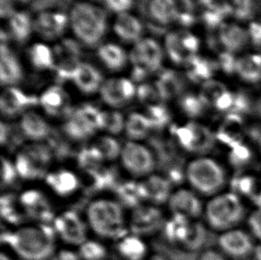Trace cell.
Instances as JSON below:
<instances>
[{
	"label": "cell",
	"mask_w": 261,
	"mask_h": 260,
	"mask_svg": "<svg viewBox=\"0 0 261 260\" xmlns=\"http://www.w3.org/2000/svg\"><path fill=\"white\" fill-rule=\"evenodd\" d=\"M52 148L43 143H30L21 148L14 157L20 178L27 181L44 179L53 162Z\"/></svg>",
	"instance_id": "6"
},
{
	"label": "cell",
	"mask_w": 261,
	"mask_h": 260,
	"mask_svg": "<svg viewBox=\"0 0 261 260\" xmlns=\"http://www.w3.org/2000/svg\"><path fill=\"white\" fill-rule=\"evenodd\" d=\"M20 129L21 135L31 143H43L52 133L47 120L39 113L28 111L21 117Z\"/></svg>",
	"instance_id": "22"
},
{
	"label": "cell",
	"mask_w": 261,
	"mask_h": 260,
	"mask_svg": "<svg viewBox=\"0 0 261 260\" xmlns=\"http://www.w3.org/2000/svg\"><path fill=\"white\" fill-rule=\"evenodd\" d=\"M18 173L13 160L7 158L5 155L1 157V187L5 189L13 186L17 180Z\"/></svg>",
	"instance_id": "49"
},
{
	"label": "cell",
	"mask_w": 261,
	"mask_h": 260,
	"mask_svg": "<svg viewBox=\"0 0 261 260\" xmlns=\"http://www.w3.org/2000/svg\"><path fill=\"white\" fill-rule=\"evenodd\" d=\"M164 51L159 42L152 38H145L135 44L129 53L133 70V81H143L163 66Z\"/></svg>",
	"instance_id": "7"
},
{
	"label": "cell",
	"mask_w": 261,
	"mask_h": 260,
	"mask_svg": "<svg viewBox=\"0 0 261 260\" xmlns=\"http://www.w3.org/2000/svg\"><path fill=\"white\" fill-rule=\"evenodd\" d=\"M73 82L82 94L90 95L100 91L105 81L102 73L96 67L88 63H82Z\"/></svg>",
	"instance_id": "29"
},
{
	"label": "cell",
	"mask_w": 261,
	"mask_h": 260,
	"mask_svg": "<svg viewBox=\"0 0 261 260\" xmlns=\"http://www.w3.org/2000/svg\"><path fill=\"white\" fill-rule=\"evenodd\" d=\"M197 260H229L218 248H208L201 251Z\"/></svg>",
	"instance_id": "54"
},
{
	"label": "cell",
	"mask_w": 261,
	"mask_h": 260,
	"mask_svg": "<svg viewBox=\"0 0 261 260\" xmlns=\"http://www.w3.org/2000/svg\"><path fill=\"white\" fill-rule=\"evenodd\" d=\"M14 1H18V2H21V3H27L29 0H14Z\"/></svg>",
	"instance_id": "61"
},
{
	"label": "cell",
	"mask_w": 261,
	"mask_h": 260,
	"mask_svg": "<svg viewBox=\"0 0 261 260\" xmlns=\"http://www.w3.org/2000/svg\"><path fill=\"white\" fill-rule=\"evenodd\" d=\"M106 161L94 144L83 148L79 152L78 164L81 169H83L88 175L95 172L97 169L105 166Z\"/></svg>",
	"instance_id": "42"
},
{
	"label": "cell",
	"mask_w": 261,
	"mask_h": 260,
	"mask_svg": "<svg viewBox=\"0 0 261 260\" xmlns=\"http://www.w3.org/2000/svg\"><path fill=\"white\" fill-rule=\"evenodd\" d=\"M186 10L194 13V11L203 10L206 7L211 6L215 0H180Z\"/></svg>",
	"instance_id": "53"
},
{
	"label": "cell",
	"mask_w": 261,
	"mask_h": 260,
	"mask_svg": "<svg viewBox=\"0 0 261 260\" xmlns=\"http://www.w3.org/2000/svg\"><path fill=\"white\" fill-rule=\"evenodd\" d=\"M55 70L58 81H73L82 64L80 56L74 54H59L55 56Z\"/></svg>",
	"instance_id": "39"
},
{
	"label": "cell",
	"mask_w": 261,
	"mask_h": 260,
	"mask_svg": "<svg viewBox=\"0 0 261 260\" xmlns=\"http://www.w3.org/2000/svg\"><path fill=\"white\" fill-rule=\"evenodd\" d=\"M171 215H178L193 221H197L203 216L205 203L202 197L190 187H181L174 190L167 203Z\"/></svg>",
	"instance_id": "15"
},
{
	"label": "cell",
	"mask_w": 261,
	"mask_h": 260,
	"mask_svg": "<svg viewBox=\"0 0 261 260\" xmlns=\"http://www.w3.org/2000/svg\"><path fill=\"white\" fill-rule=\"evenodd\" d=\"M216 34L221 51L240 56L251 46L246 25L239 21L227 20L219 26Z\"/></svg>",
	"instance_id": "16"
},
{
	"label": "cell",
	"mask_w": 261,
	"mask_h": 260,
	"mask_svg": "<svg viewBox=\"0 0 261 260\" xmlns=\"http://www.w3.org/2000/svg\"><path fill=\"white\" fill-rule=\"evenodd\" d=\"M137 91L134 81L126 77H113L102 83L99 92L102 102L113 109H120L137 96Z\"/></svg>",
	"instance_id": "17"
},
{
	"label": "cell",
	"mask_w": 261,
	"mask_h": 260,
	"mask_svg": "<svg viewBox=\"0 0 261 260\" xmlns=\"http://www.w3.org/2000/svg\"><path fill=\"white\" fill-rule=\"evenodd\" d=\"M78 253L82 260H106L108 257L106 245L97 240H87L79 247Z\"/></svg>",
	"instance_id": "44"
},
{
	"label": "cell",
	"mask_w": 261,
	"mask_h": 260,
	"mask_svg": "<svg viewBox=\"0 0 261 260\" xmlns=\"http://www.w3.org/2000/svg\"><path fill=\"white\" fill-rule=\"evenodd\" d=\"M146 116L151 121L153 130L163 129L171 120V113L163 102L148 106Z\"/></svg>",
	"instance_id": "46"
},
{
	"label": "cell",
	"mask_w": 261,
	"mask_h": 260,
	"mask_svg": "<svg viewBox=\"0 0 261 260\" xmlns=\"http://www.w3.org/2000/svg\"><path fill=\"white\" fill-rule=\"evenodd\" d=\"M97 57L102 64L112 71H119L126 66L127 63V52L121 46L114 43H106L99 46Z\"/></svg>",
	"instance_id": "34"
},
{
	"label": "cell",
	"mask_w": 261,
	"mask_h": 260,
	"mask_svg": "<svg viewBox=\"0 0 261 260\" xmlns=\"http://www.w3.org/2000/svg\"><path fill=\"white\" fill-rule=\"evenodd\" d=\"M164 45L171 62L176 65L184 66L198 56L201 47V42L197 36L186 30L168 33Z\"/></svg>",
	"instance_id": "13"
},
{
	"label": "cell",
	"mask_w": 261,
	"mask_h": 260,
	"mask_svg": "<svg viewBox=\"0 0 261 260\" xmlns=\"http://www.w3.org/2000/svg\"><path fill=\"white\" fill-rule=\"evenodd\" d=\"M37 105H39V98L15 87L5 88L0 97V111L7 119L21 117Z\"/></svg>",
	"instance_id": "18"
},
{
	"label": "cell",
	"mask_w": 261,
	"mask_h": 260,
	"mask_svg": "<svg viewBox=\"0 0 261 260\" xmlns=\"http://www.w3.org/2000/svg\"><path fill=\"white\" fill-rule=\"evenodd\" d=\"M109 10L118 14H125L134 6V0H105Z\"/></svg>",
	"instance_id": "52"
},
{
	"label": "cell",
	"mask_w": 261,
	"mask_h": 260,
	"mask_svg": "<svg viewBox=\"0 0 261 260\" xmlns=\"http://www.w3.org/2000/svg\"><path fill=\"white\" fill-rule=\"evenodd\" d=\"M115 191V200H118L125 209L130 211L145 202V189L142 180L134 179L119 183Z\"/></svg>",
	"instance_id": "26"
},
{
	"label": "cell",
	"mask_w": 261,
	"mask_h": 260,
	"mask_svg": "<svg viewBox=\"0 0 261 260\" xmlns=\"http://www.w3.org/2000/svg\"><path fill=\"white\" fill-rule=\"evenodd\" d=\"M1 218L7 224L14 225L15 227L23 225L25 215L21 210L17 195L6 193L2 194L0 200Z\"/></svg>",
	"instance_id": "37"
},
{
	"label": "cell",
	"mask_w": 261,
	"mask_h": 260,
	"mask_svg": "<svg viewBox=\"0 0 261 260\" xmlns=\"http://www.w3.org/2000/svg\"><path fill=\"white\" fill-rule=\"evenodd\" d=\"M137 97L141 103H144L147 107L163 102L155 84L151 83H143L140 85L137 91Z\"/></svg>",
	"instance_id": "48"
},
{
	"label": "cell",
	"mask_w": 261,
	"mask_h": 260,
	"mask_svg": "<svg viewBox=\"0 0 261 260\" xmlns=\"http://www.w3.org/2000/svg\"><path fill=\"white\" fill-rule=\"evenodd\" d=\"M117 252L121 260H147L149 249L142 237L128 233L117 242Z\"/></svg>",
	"instance_id": "28"
},
{
	"label": "cell",
	"mask_w": 261,
	"mask_h": 260,
	"mask_svg": "<svg viewBox=\"0 0 261 260\" xmlns=\"http://www.w3.org/2000/svg\"><path fill=\"white\" fill-rule=\"evenodd\" d=\"M69 22L70 18L64 12L42 11L33 21V27L43 39L52 40L64 35Z\"/></svg>",
	"instance_id": "20"
},
{
	"label": "cell",
	"mask_w": 261,
	"mask_h": 260,
	"mask_svg": "<svg viewBox=\"0 0 261 260\" xmlns=\"http://www.w3.org/2000/svg\"><path fill=\"white\" fill-rule=\"evenodd\" d=\"M260 112H261V100H260Z\"/></svg>",
	"instance_id": "62"
},
{
	"label": "cell",
	"mask_w": 261,
	"mask_h": 260,
	"mask_svg": "<svg viewBox=\"0 0 261 260\" xmlns=\"http://www.w3.org/2000/svg\"><path fill=\"white\" fill-rule=\"evenodd\" d=\"M207 229L208 228L206 227V225L200 223L199 220L193 221L187 240L181 248L187 251L199 250L203 245L206 240Z\"/></svg>",
	"instance_id": "45"
},
{
	"label": "cell",
	"mask_w": 261,
	"mask_h": 260,
	"mask_svg": "<svg viewBox=\"0 0 261 260\" xmlns=\"http://www.w3.org/2000/svg\"><path fill=\"white\" fill-rule=\"evenodd\" d=\"M53 225L34 223L4 231L1 242L19 260H49L57 251Z\"/></svg>",
	"instance_id": "1"
},
{
	"label": "cell",
	"mask_w": 261,
	"mask_h": 260,
	"mask_svg": "<svg viewBox=\"0 0 261 260\" xmlns=\"http://www.w3.org/2000/svg\"><path fill=\"white\" fill-rule=\"evenodd\" d=\"M0 260H14V258L12 257L10 254L6 251H1L0 254Z\"/></svg>",
	"instance_id": "59"
},
{
	"label": "cell",
	"mask_w": 261,
	"mask_h": 260,
	"mask_svg": "<svg viewBox=\"0 0 261 260\" xmlns=\"http://www.w3.org/2000/svg\"><path fill=\"white\" fill-rule=\"evenodd\" d=\"M44 180L48 189L60 198L73 196L78 193L82 186L78 175L66 168L50 170Z\"/></svg>",
	"instance_id": "19"
},
{
	"label": "cell",
	"mask_w": 261,
	"mask_h": 260,
	"mask_svg": "<svg viewBox=\"0 0 261 260\" xmlns=\"http://www.w3.org/2000/svg\"><path fill=\"white\" fill-rule=\"evenodd\" d=\"M248 35L250 39V46H254L255 48H261V21L252 19L246 25Z\"/></svg>",
	"instance_id": "51"
},
{
	"label": "cell",
	"mask_w": 261,
	"mask_h": 260,
	"mask_svg": "<svg viewBox=\"0 0 261 260\" xmlns=\"http://www.w3.org/2000/svg\"><path fill=\"white\" fill-rule=\"evenodd\" d=\"M163 101H168L181 95L185 88V81L177 71L166 69L160 74L154 83Z\"/></svg>",
	"instance_id": "33"
},
{
	"label": "cell",
	"mask_w": 261,
	"mask_h": 260,
	"mask_svg": "<svg viewBox=\"0 0 261 260\" xmlns=\"http://www.w3.org/2000/svg\"><path fill=\"white\" fill-rule=\"evenodd\" d=\"M69 18L74 35L86 46H97L106 37L107 15L106 11L97 6L79 2L71 8Z\"/></svg>",
	"instance_id": "5"
},
{
	"label": "cell",
	"mask_w": 261,
	"mask_h": 260,
	"mask_svg": "<svg viewBox=\"0 0 261 260\" xmlns=\"http://www.w3.org/2000/svg\"><path fill=\"white\" fill-rule=\"evenodd\" d=\"M93 144L101 152L106 162H115L120 159L122 144L113 136L105 134L97 137Z\"/></svg>",
	"instance_id": "43"
},
{
	"label": "cell",
	"mask_w": 261,
	"mask_h": 260,
	"mask_svg": "<svg viewBox=\"0 0 261 260\" xmlns=\"http://www.w3.org/2000/svg\"><path fill=\"white\" fill-rule=\"evenodd\" d=\"M57 239L68 246L80 247L88 240V223L78 211L67 210L56 216L53 223Z\"/></svg>",
	"instance_id": "10"
},
{
	"label": "cell",
	"mask_w": 261,
	"mask_h": 260,
	"mask_svg": "<svg viewBox=\"0 0 261 260\" xmlns=\"http://www.w3.org/2000/svg\"><path fill=\"white\" fill-rule=\"evenodd\" d=\"M85 218L89 229L101 239L118 242L129 233L125 207L115 199L101 197L92 200Z\"/></svg>",
	"instance_id": "2"
},
{
	"label": "cell",
	"mask_w": 261,
	"mask_h": 260,
	"mask_svg": "<svg viewBox=\"0 0 261 260\" xmlns=\"http://www.w3.org/2000/svg\"><path fill=\"white\" fill-rule=\"evenodd\" d=\"M18 199L26 218H31L35 223L52 225L57 215L49 198L43 191L28 188L18 195Z\"/></svg>",
	"instance_id": "14"
},
{
	"label": "cell",
	"mask_w": 261,
	"mask_h": 260,
	"mask_svg": "<svg viewBox=\"0 0 261 260\" xmlns=\"http://www.w3.org/2000/svg\"><path fill=\"white\" fill-rule=\"evenodd\" d=\"M126 120L122 113L117 110L102 111L100 115L99 130L106 135L115 137L124 132Z\"/></svg>",
	"instance_id": "41"
},
{
	"label": "cell",
	"mask_w": 261,
	"mask_h": 260,
	"mask_svg": "<svg viewBox=\"0 0 261 260\" xmlns=\"http://www.w3.org/2000/svg\"><path fill=\"white\" fill-rule=\"evenodd\" d=\"M152 130H153L152 123L146 114L135 112L131 113L126 119L124 133L129 141L142 142L148 137Z\"/></svg>",
	"instance_id": "35"
},
{
	"label": "cell",
	"mask_w": 261,
	"mask_h": 260,
	"mask_svg": "<svg viewBox=\"0 0 261 260\" xmlns=\"http://www.w3.org/2000/svg\"><path fill=\"white\" fill-rule=\"evenodd\" d=\"M145 189V202L160 206L168 203L173 193L172 183L164 175L153 173L142 180Z\"/></svg>",
	"instance_id": "24"
},
{
	"label": "cell",
	"mask_w": 261,
	"mask_h": 260,
	"mask_svg": "<svg viewBox=\"0 0 261 260\" xmlns=\"http://www.w3.org/2000/svg\"><path fill=\"white\" fill-rule=\"evenodd\" d=\"M187 77L194 83L203 84L206 81L213 79L218 70L217 61H212L206 57L196 56L186 64Z\"/></svg>",
	"instance_id": "32"
},
{
	"label": "cell",
	"mask_w": 261,
	"mask_h": 260,
	"mask_svg": "<svg viewBox=\"0 0 261 260\" xmlns=\"http://www.w3.org/2000/svg\"><path fill=\"white\" fill-rule=\"evenodd\" d=\"M207 106L201 99L200 95H194L192 93H187L182 95L179 98V107L185 115L190 118L201 115L204 106Z\"/></svg>",
	"instance_id": "47"
},
{
	"label": "cell",
	"mask_w": 261,
	"mask_h": 260,
	"mask_svg": "<svg viewBox=\"0 0 261 260\" xmlns=\"http://www.w3.org/2000/svg\"><path fill=\"white\" fill-rule=\"evenodd\" d=\"M49 260H82L80 257L78 251L71 249H62L57 250Z\"/></svg>",
	"instance_id": "55"
},
{
	"label": "cell",
	"mask_w": 261,
	"mask_h": 260,
	"mask_svg": "<svg viewBox=\"0 0 261 260\" xmlns=\"http://www.w3.org/2000/svg\"><path fill=\"white\" fill-rule=\"evenodd\" d=\"M245 222L251 236L257 242H261V205L249 212Z\"/></svg>",
	"instance_id": "50"
},
{
	"label": "cell",
	"mask_w": 261,
	"mask_h": 260,
	"mask_svg": "<svg viewBox=\"0 0 261 260\" xmlns=\"http://www.w3.org/2000/svg\"><path fill=\"white\" fill-rule=\"evenodd\" d=\"M113 31L125 42L138 43L142 39L144 26L137 16L125 13L118 14L113 25Z\"/></svg>",
	"instance_id": "27"
},
{
	"label": "cell",
	"mask_w": 261,
	"mask_h": 260,
	"mask_svg": "<svg viewBox=\"0 0 261 260\" xmlns=\"http://www.w3.org/2000/svg\"><path fill=\"white\" fill-rule=\"evenodd\" d=\"M1 2V17L10 18L13 14L15 13L14 12V0H0Z\"/></svg>",
	"instance_id": "56"
},
{
	"label": "cell",
	"mask_w": 261,
	"mask_h": 260,
	"mask_svg": "<svg viewBox=\"0 0 261 260\" xmlns=\"http://www.w3.org/2000/svg\"><path fill=\"white\" fill-rule=\"evenodd\" d=\"M101 112L91 103L72 108L64 118V133L72 141L82 142L95 136L99 130Z\"/></svg>",
	"instance_id": "8"
},
{
	"label": "cell",
	"mask_w": 261,
	"mask_h": 260,
	"mask_svg": "<svg viewBox=\"0 0 261 260\" xmlns=\"http://www.w3.org/2000/svg\"><path fill=\"white\" fill-rule=\"evenodd\" d=\"M166 219L159 206L142 204L131 211L128 218L129 232L145 239L163 232Z\"/></svg>",
	"instance_id": "12"
},
{
	"label": "cell",
	"mask_w": 261,
	"mask_h": 260,
	"mask_svg": "<svg viewBox=\"0 0 261 260\" xmlns=\"http://www.w3.org/2000/svg\"><path fill=\"white\" fill-rule=\"evenodd\" d=\"M229 20L248 23L254 19L255 0H219Z\"/></svg>",
	"instance_id": "36"
},
{
	"label": "cell",
	"mask_w": 261,
	"mask_h": 260,
	"mask_svg": "<svg viewBox=\"0 0 261 260\" xmlns=\"http://www.w3.org/2000/svg\"><path fill=\"white\" fill-rule=\"evenodd\" d=\"M184 177L192 190L208 199L226 191L228 184L226 167L208 155H198L187 162Z\"/></svg>",
	"instance_id": "3"
},
{
	"label": "cell",
	"mask_w": 261,
	"mask_h": 260,
	"mask_svg": "<svg viewBox=\"0 0 261 260\" xmlns=\"http://www.w3.org/2000/svg\"><path fill=\"white\" fill-rule=\"evenodd\" d=\"M122 169L134 179H145L154 173L156 158L152 150L142 142L127 140L120 156Z\"/></svg>",
	"instance_id": "9"
},
{
	"label": "cell",
	"mask_w": 261,
	"mask_h": 260,
	"mask_svg": "<svg viewBox=\"0 0 261 260\" xmlns=\"http://www.w3.org/2000/svg\"><path fill=\"white\" fill-rule=\"evenodd\" d=\"M250 260H261V242H257Z\"/></svg>",
	"instance_id": "58"
},
{
	"label": "cell",
	"mask_w": 261,
	"mask_h": 260,
	"mask_svg": "<svg viewBox=\"0 0 261 260\" xmlns=\"http://www.w3.org/2000/svg\"><path fill=\"white\" fill-rule=\"evenodd\" d=\"M148 13L156 23L165 26L177 21L180 11L176 0H149Z\"/></svg>",
	"instance_id": "30"
},
{
	"label": "cell",
	"mask_w": 261,
	"mask_h": 260,
	"mask_svg": "<svg viewBox=\"0 0 261 260\" xmlns=\"http://www.w3.org/2000/svg\"><path fill=\"white\" fill-rule=\"evenodd\" d=\"M147 260H168L165 258V257H163V256H161V255H156V254H154V255H150L149 256L148 258H147Z\"/></svg>",
	"instance_id": "60"
},
{
	"label": "cell",
	"mask_w": 261,
	"mask_h": 260,
	"mask_svg": "<svg viewBox=\"0 0 261 260\" xmlns=\"http://www.w3.org/2000/svg\"><path fill=\"white\" fill-rule=\"evenodd\" d=\"M234 77L249 86L261 83V52H245L238 56Z\"/></svg>",
	"instance_id": "21"
},
{
	"label": "cell",
	"mask_w": 261,
	"mask_h": 260,
	"mask_svg": "<svg viewBox=\"0 0 261 260\" xmlns=\"http://www.w3.org/2000/svg\"><path fill=\"white\" fill-rule=\"evenodd\" d=\"M39 106L49 117H65L71 112V106L66 92L59 86H51L39 97Z\"/></svg>",
	"instance_id": "23"
},
{
	"label": "cell",
	"mask_w": 261,
	"mask_h": 260,
	"mask_svg": "<svg viewBox=\"0 0 261 260\" xmlns=\"http://www.w3.org/2000/svg\"><path fill=\"white\" fill-rule=\"evenodd\" d=\"M193 220L178 215H171L167 218L163 232L169 243L181 248L187 240Z\"/></svg>",
	"instance_id": "31"
},
{
	"label": "cell",
	"mask_w": 261,
	"mask_h": 260,
	"mask_svg": "<svg viewBox=\"0 0 261 260\" xmlns=\"http://www.w3.org/2000/svg\"><path fill=\"white\" fill-rule=\"evenodd\" d=\"M257 241L247 228L231 229L219 233L217 247L229 260L251 259Z\"/></svg>",
	"instance_id": "11"
},
{
	"label": "cell",
	"mask_w": 261,
	"mask_h": 260,
	"mask_svg": "<svg viewBox=\"0 0 261 260\" xmlns=\"http://www.w3.org/2000/svg\"><path fill=\"white\" fill-rule=\"evenodd\" d=\"M12 38L20 44L26 42L34 30L33 21L26 12H15L8 21Z\"/></svg>",
	"instance_id": "38"
},
{
	"label": "cell",
	"mask_w": 261,
	"mask_h": 260,
	"mask_svg": "<svg viewBox=\"0 0 261 260\" xmlns=\"http://www.w3.org/2000/svg\"><path fill=\"white\" fill-rule=\"evenodd\" d=\"M1 127V132H0V139H1V144L2 146H5V144H7V141H8V137H9V128L8 126L5 122H1L0 125Z\"/></svg>",
	"instance_id": "57"
},
{
	"label": "cell",
	"mask_w": 261,
	"mask_h": 260,
	"mask_svg": "<svg viewBox=\"0 0 261 260\" xmlns=\"http://www.w3.org/2000/svg\"><path fill=\"white\" fill-rule=\"evenodd\" d=\"M29 59L37 70H55L56 59L54 51L45 44H33L29 49Z\"/></svg>",
	"instance_id": "40"
},
{
	"label": "cell",
	"mask_w": 261,
	"mask_h": 260,
	"mask_svg": "<svg viewBox=\"0 0 261 260\" xmlns=\"http://www.w3.org/2000/svg\"><path fill=\"white\" fill-rule=\"evenodd\" d=\"M249 213L244 200L231 191H224L205 202L202 218L208 230L218 233L240 227Z\"/></svg>",
	"instance_id": "4"
},
{
	"label": "cell",
	"mask_w": 261,
	"mask_h": 260,
	"mask_svg": "<svg viewBox=\"0 0 261 260\" xmlns=\"http://www.w3.org/2000/svg\"><path fill=\"white\" fill-rule=\"evenodd\" d=\"M0 81L2 86L14 87L22 80L23 71L21 63L15 54L6 43H1Z\"/></svg>",
	"instance_id": "25"
}]
</instances>
